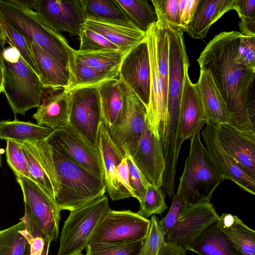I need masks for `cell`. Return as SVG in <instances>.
Segmentation results:
<instances>
[{
  "label": "cell",
  "mask_w": 255,
  "mask_h": 255,
  "mask_svg": "<svg viewBox=\"0 0 255 255\" xmlns=\"http://www.w3.org/2000/svg\"><path fill=\"white\" fill-rule=\"evenodd\" d=\"M242 34L222 32L206 45L197 61L209 71L227 106L230 125L255 132V71L236 61Z\"/></svg>",
  "instance_id": "1"
},
{
  "label": "cell",
  "mask_w": 255,
  "mask_h": 255,
  "mask_svg": "<svg viewBox=\"0 0 255 255\" xmlns=\"http://www.w3.org/2000/svg\"><path fill=\"white\" fill-rule=\"evenodd\" d=\"M29 142L51 181L60 211L76 210L105 195V180L65 154L49 136Z\"/></svg>",
  "instance_id": "2"
},
{
  "label": "cell",
  "mask_w": 255,
  "mask_h": 255,
  "mask_svg": "<svg viewBox=\"0 0 255 255\" xmlns=\"http://www.w3.org/2000/svg\"><path fill=\"white\" fill-rule=\"evenodd\" d=\"M190 140V151L179 179L176 194L189 205L201 201H210L213 193L225 180L206 147L200 134Z\"/></svg>",
  "instance_id": "3"
},
{
  "label": "cell",
  "mask_w": 255,
  "mask_h": 255,
  "mask_svg": "<svg viewBox=\"0 0 255 255\" xmlns=\"http://www.w3.org/2000/svg\"><path fill=\"white\" fill-rule=\"evenodd\" d=\"M0 14L30 43L33 42L69 69L75 49L32 9L0 0Z\"/></svg>",
  "instance_id": "4"
},
{
  "label": "cell",
  "mask_w": 255,
  "mask_h": 255,
  "mask_svg": "<svg viewBox=\"0 0 255 255\" xmlns=\"http://www.w3.org/2000/svg\"><path fill=\"white\" fill-rule=\"evenodd\" d=\"M5 69L4 90L14 116L25 115L41 103L45 90L40 78L14 47L0 46Z\"/></svg>",
  "instance_id": "5"
},
{
  "label": "cell",
  "mask_w": 255,
  "mask_h": 255,
  "mask_svg": "<svg viewBox=\"0 0 255 255\" xmlns=\"http://www.w3.org/2000/svg\"><path fill=\"white\" fill-rule=\"evenodd\" d=\"M23 195L24 215L22 219L29 231L38 230L45 240H58L60 211L55 202L33 181L15 175Z\"/></svg>",
  "instance_id": "6"
},
{
  "label": "cell",
  "mask_w": 255,
  "mask_h": 255,
  "mask_svg": "<svg viewBox=\"0 0 255 255\" xmlns=\"http://www.w3.org/2000/svg\"><path fill=\"white\" fill-rule=\"evenodd\" d=\"M106 195L72 211L65 220L60 237L57 255L82 253L102 217L110 210Z\"/></svg>",
  "instance_id": "7"
},
{
  "label": "cell",
  "mask_w": 255,
  "mask_h": 255,
  "mask_svg": "<svg viewBox=\"0 0 255 255\" xmlns=\"http://www.w3.org/2000/svg\"><path fill=\"white\" fill-rule=\"evenodd\" d=\"M69 92L67 123L93 147L98 148L99 124L102 122L98 86L78 88Z\"/></svg>",
  "instance_id": "8"
},
{
  "label": "cell",
  "mask_w": 255,
  "mask_h": 255,
  "mask_svg": "<svg viewBox=\"0 0 255 255\" xmlns=\"http://www.w3.org/2000/svg\"><path fill=\"white\" fill-rule=\"evenodd\" d=\"M150 220L130 210H109L99 222L90 243L141 241L146 238Z\"/></svg>",
  "instance_id": "9"
},
{
  "label": "cell",
  "mask_w": 255,
  "mask_h": 255,
  "mask_svg": "<svg viewBox=\"0 0 255 255\" xmlns=\"http://www.w3.org/2000/svg\"><path fill=\"white\" fill-rule=\"evenodd\" d=\"M146 122V109L128 87L122 109L109 133L125 154L132 156L136 151Z\"/></svg>",
  "instance_id": "10"
},
{
  "label": "cell",
  "mask_w": 255,
  "mask_h": 255,
  "mask_svg": "<svg viewBox=\"0 0 255 255\" xmlns=\"http://www.w3.org/2000/svg\"><path fill=\"white\" fill-rule=\"evenodd\" d=\"M219 218L210 201L192 204L181 213L165 233V240L175 243L187 251L194 240Z\"/></svg>",
  "instance_id": "11"
},
{
  "label": "cell",
  "mask_w": 255,
  "mask_h": 255,
  "mask_svg": "<svg viewBox=\"0 0 255 255\" xmlns=\"http://www.w3.org/2000/svg\"><path fill=\"white\" fill-rule=\"evenodd\" d=\"M120 78L147 108L150 99V65L146 38L124 56L119 68Z\"/></svg>",
  "instance_id": "12"
},
{
  "label": "cell",
  "mask_w": 255,
  "mask_h": 255,
  "mask_svg": "<svg viewBox=\"0 0 255 255\" xmlns=\"http://www.w3.org/2000/svg\"><path fill=\"white\" fill-rule=\"evenodd\" d=\"M49 136L65 154L97 177L104 179L98 148L93 147L69 123L54 129Z\"/></svg>",
  "instance_id": "13"
},
{
  "label": "cell",
  "mask_w": 255,
  "mask_h": 255,
  "mask_svg": "<svg viewBox=\"0 0 255 255\" xmlns=\"http://www.w3.org/2000/svg\"><path fill=\"white\" fill-rule=\"evenodd\" d=\"M146 37L150 65V99L146 109V121L154 135L162 140L166 123L167 88L162 81L158 70L150 26L146 32Z\"/></svg>",
  "instance_id": "14"
},
{
  "label": "cell",
  "mask_w": 255,
  "mask_h": 255,
  "mask_svg": "<svg viewBox=\"0 0 255 255\" xmlns=\"http://www.w3.org/2000/svg\"><path fill=\"white\" fill-rule=\"evenodd\" d=\"M206 148L212 156L225 179H229L248 193L255 195V176L241 165L222 146L217 127L208 122L202 130Z\"/></svg>",
  "instance_id": "15"
},
{
  "label": "cell",
  "mask_w": 255,
  "mask_h": 255,
  "mask_svg": "<svg viewBox=\"0 0 255 255\" xmlns=\"http://www.w3.org/2000/svg\"><path fill=\"white\" fill-rule=\"evenodd\" d=\"M34 10L56 31L78 36L85 17L79 0H34Z\"/></svg>",
  "instance_id": "16"
},
{
  "label": "cell",
  "mask_w": 255,
  "mask_h": 255,
  "mask_svg": "<svg viewBox=\"0 0 255 255\" xmlns=\"http://www.w3.org/2000/svg\"><path fill=\"white\" fill-rule=\"evenodd\" d=\"M97 148L104 171L106 191L110 198L116 201L132 197L121 182L117 173V166L125 154L113 141L108 128L102 122L99 124Z\"/></svg>",
  "instance_id": "17"
},
{
  "label": "cell",
  "mask_w": 255,
  "mask_h": 255,
  "mask_svg": "<svg viewBox=\"0 0 255 255\" xmlns=\"http://www.w3.org/2000/svg\"><path fill=\"white\" fill-rule=\"evenodd\" d=\"M131 157L136 166L151 184L157 188L162 187L165 168L162 140L154 135L147 121L138 148Z\"/></svg>",
  "instance_id": "18"
},
{
  "label": "cell",
  "mask_w": 255,
  "mask_h": 255,
  "mask_svg": "<svg viewBox=\"0 0 255 255\" xmlns=\"http://www.w3.org/2000/svg\"><path fill=\"white\" fill-rule=\"evenodd\" d=\"M216 127L223 148L255 176V132L242 131L229 124Z\"/></svg>",
  "instance_id": "19"
},
{
  "label": "cell",
  "mask_w": 255,
  "mask_h": 255,
  "mask_svg": "<svg viewBox=\"0 0 255 255\" xmlns=\"http://www.w3.org/2000/svg\"><path fill=\"white\" fill-rule=\"evenodd\" d=\"M208 122L195 84L185 71L180 106L181 133L183 141L200 134Z\"/></svg>",
  "instance_id": "20"
},
{
  "label": "cell",
  "mask_w": 255,
  "mask_h": 255,
  "mask_svg": "<svg viewBox=\"0 0 255 255\" xmlns=\"http://www.w3.org/2000/svg\"><path fill=\"white\" fill-rule=\"evenodd\" d=\"M235 5V0H199L185 31L193 38H204L211 25Z\"/></svg>",
  "instance_id": "21"
},
{
  "label": "cell",
  "mask_w": 255,
  "mask_h": 255,
  "mask_svg": "<svg viewBox=\"0 0 255 255\" xmlns=\"http://www.w3.org/2000/svg\"><path fill=\"white\" fill-rule=\"evenodd\" d=\"M195 84L207 121L216 126L230 124L227 106L209 71L200 69Z\"/></svg>",
  "instance_id": "22"
},
{
  "label": "cell",
  "mask_w": 255,
  "mask_h": 255,
  "mask_svg": "<svg viewBox=\"0 0 255 255\" xmlns=\"http://www.w3.org/2000/svg\"><path fill=\"white\" fill-rule=\"evenodd\" d=\"M30 45L43 89L67 90L70 84L69 70L36 43L32 42Z\"/></svg>",
  "instance_id": "23"
},
{
  "label": "cell",
  "mask_w": 255,
  "mask_h": 255,
  "mask_svg": "<svg viewBox=\"0 0 255 255\" xmlns=\"http://www.w3.org/2000/svg\"><path fill=\"white\" fill-rule=\"evenodd\" d=\"M69 92L45 94L36 112L32 116L37 124L55 129L66 124L68 120Z\"/></svg>",
  "instance_id": "24"
},
{
  "label": "cell",
  "mask_w": 255,
  "mask_h": 255,
  "mask_svg": "<svg viewBox=\"0 0 255 255\" xmlns=\"http://www.w3.org/2000/svg\"><path fill=\"white\" fill-rule=\"evenodd\" d=\"M79 1L86 19L138 29L117 0H80Z\"/></svg>",
  "instance_id": "25"
},
{
  "label": "cell",
  "mask_w": 255,
  "mask_h": 255,
  "mask_svg": "<svg viewBox=\"0 0 255 255\" xmlns=\"http://www.w3.org/2000/svg\"><path fill=\"white\" fill-rule=\"evenodd\" d=\"M103 123L110 131L121 111L128 87L119 77L98 85Z\"/></svg>",
  "instance_id": "26"
},
{
  "label": "cell",
  "mask_w": 255,
  "mask_h": 255,
  "mask_svg": "<svg viewBox=\"0 0 255 255\" xmlns=\"http://www.w3.org/2000/svg\"><path fill=\"white\" fill-rule=\"evenodd\" d=\"M187 251L199 255H243L235 248L216 221L190 245Z\"/></svg>",
  "instance_id": "27"
},
{
  "label": "cell",
  "mask_w": 255,
  "mask_h": 255,
  "mask_svg": "<svg viewBox=\"0 0 255 255\" xmlns=\"http://www.w3.org/2000/svg\"><path fill=\"white\" fill-rule=\"evenodd\" d=\"M83 27L104 37L126 54L146 38V32L138 29L85 20Z\"/></svg>",
  "instance_id": "28"
},
{
  "label": "cell",
  "mask_w": 255,
  "mask_h": 255,
  "mask_svg": "<svg viewBox=\"0 0 255 255\" xmlns=\"http://www.w3.org/2000/svg\"><path fill=\"white\" fill-rule=\"evenodd\" d=\"M218 226L243 255H255V231L237 216L223 213L217 221Z\"/></svg>",
  "instance_id": "29"
},
{
  "label": "cell",
  "mask_w": 255,
  "mask_h": 255,
  "mask_svg": "<svg viewBox=\"0 0 255 255\" xmlns=\"http://www.w3.org/2000/svg\"><path fill=\"white\" fill-rule=\"evenodd\" d=\"M53 129L34 124L14 119L0 121V139L15 141L35 142L46 139Z\"/></svg>",
  "instance_id": "30"
},
{
  "label": "cell",
  "mask_w": 255,
  "mask_h": 255,
  "mask_svg": "<svg viewBox=\"0 0 255 255\" xmlns=\"http://www.w3.org/2000/svg\"><path fill=\"white\" fill-rule=\"evenodd\" d=\"M35 238L21 219L17 224L0 231V255H30Z\"/></svg>",
  "instance_id": "31"
},
{
  "label": "cell",
  "mask_w": 255,
  "mask_h": 255,
  "mask_svg": "<svg viewBox=\"0 0 255 255\" xmlns=\"http://www.w3.org/2000/svg\"><path fill=\"white\" fill-rule=\"evenodd\" d=\"M69 70L70 79L68 91L98 86L105 81L119 77V70L107 72L82 64L75 61L73 56L69 62Z\"/></svg>",
  "instance_id": "32"
},
{
  "label": "cell",
  "mask_w": 255,
  "mask_h": 255,
  "mask_svg": "<svg viewBox=\"0 0 255 255\" xmlns=\"http://www.w3.org/2000/svg\"><path fill=\"white\" fill-rule=\"evenodd\" d=\"M8 45L15 48L30 68L40 78L31 48V43L12 26L0 14V46Z\"/></svg>",
  "instance_id": "33"
},
{
  "label": "cell",
  "mask_w": 255,
  "mask_h": 255,
  "mask_svg": "<svg viewBox=\"0 0 255 255\" xmlns=\"http://www.w3.org/2000/svg\"><path fill=\"white\" fill-rule=\"evenodd\" d=\"M126 54L120 50L83 52L75 50L73 57L75 61L84 65L100 70L113 72L119 70Z\"/></svg>",
  "instance_id": "34"
},
{
  "label": "cell",
  "mask_w": 255,
  "mask_h": 255,
  "mask_svg": "<svg viewBox=\"0 0 255 255\" xmlns=\"http://www.w3.org/2000/svg\"><path fill=\"white\" fill-rule=\"evenodd\" d=\"M117 0L130 21L141 31L146 32L152 24L157 21L155 10L148 1Z\"/></svg>",
  "instance_id": "35"
},
{
  "label": "cell",
  "mask_w": 255,
  "mask_h": 255,
  "mask_svg": "<svg viewBox=\"0 0 255 255\" xmlns=\"http://www.w3.org/2000/svg\"><path fill=\"white\" fill-rule=\"evenodd\" d=\"M16 142L21 147L25 157L31 180L55 202L54 190L51 181L36 158L30 143L27 141Z\"/></svg>",
  "instance_id": "36"
},
{
  "label": "cell",
  "mask_w": 255,
  "mask_h": 255,
  "mask_svg": "<svg viewBox=\"0 0 255 255\" xmlns=\"http://www.w3.org/2000/svg\"><path fill=\"white\" fill-rule=\"evenodd\" d=\"M143 241L90 243L86 255H141Z\"/></svg>",
  "instance_id": "37"
},
{
  "label": "cell",
  "mask_w": 255,
  "mask_h": 255,
  "mask_svg": "<svg viewBox=\"0 0 255 255\" xmlns=\"http://www.w3.org/2000/svg\"><path fill=\"white\" fill-rule=\"evenodd\" d=\"M179 0H153L152 2L157 21L169 29L185 32L181 26L179 13Z\"/></svg>",
  "instance_id": "38"
},
{
  "label": "cell",
  "mask_w": 255,
  "mask_h": 255,
  "mask_svg": "<svg viewBox=\"0 0 255 255\" xmlns=\"http://www.w3.org/2000/svg\"><path fill=\"white\" fill-rule=\"evenodd\" d=\"M139 204L137 213L146 219L155 214H162L168 208L165 202L164 193L160 188L150 183L148 184L145 196Z\"/></svg>",
  "instance_id": "39"
},
{
  "label": "cell",
  "mask_w": 255,
  "mask_h": 255,
  "mask_svg": "<svg viewBox=\"0 0 255 255\" xmlns=\"http://www.w3.org/2000/svg\"><path fill=\"white\" fill-rule=\"evenodd\" d=\"M79 37L80 45L78 51L93 52L119 50L118 47L101 35L82 27Z\"/></svg>",
  "instance_id": "40"
},
{
  "label": "cell",
  "mask_w": 255,
  "mask_h": 255,
  "mask_svg": "<svg viewBox=\"0 0 255 255\" xmlns=\"http://www.w3.org/2000/svg\"><path fill=\"white\" fill-rule=\"evenodd\" d=\"M165 236L160 220L155 215L152 216L147 235L143 241L141 255H158L165 241Z\"/></svg>",
  "instance_id": "41"
},
{
  "label": "cell",
  "mask_w": 255,
  "mask_h": 255,
  "mask_svg": "<svg viewBox=\"0 0 255 255\" xmlns=\"http://www.w3.org/2000/svg\"><path fill=\"white\" fill-rule=\"evenodd\" d=\"M5 151L7 163L15 175L20 174L31 179L25 157L19 144L7 140Z\"/></svg>",
  "instance_id": "42"
},
{
  "label": "cell",
  "mask_w": 255,
  "mask_h": 255,
  "mask_svg": "<svg viewBox=\"0 0 255 255\" xmlns=\"http://www.w3.org/2000/svg\"><path fill=\"white\" fill-rule=\"evenodd\" d=\"M125 156L128 165L129 184L132 190V197L140 202L144 197L150 182L136 166L132 157L126 154Z\"/></svg>",
  "instance_id": "43"
},
{
  "label": "cell",
  "mask_w": 255,
  "mask_h": 255,
  "mask_svg": "<svg viewBox=\"0 0 255 255\" xmlns=\"http://www.w3.org/2000/svg\"><path fill=\"white\" fill-rule=\"evenodd\" d=\"M236 61L255 71V36L242 35Z\"/></svg>",
  "instance_id": "44"
},
{
  "label": "cell",
  "mask_w": 255,
  "mask_h": 255,
  "mask_svg": "<svg viewBox=\"0 0 255 255\" xmlns=\"http://www.w3.org/2000/svg\"><path fill=\"white\" fill-rule=\"evenodd\" d=\"M187 207L180 196L176 193L174 194L171 206L167 214L160 220L161 225L165 233Z\"/></svg>",
  "instance_id": "45"
},
{
  "label": "cell",
  "mask_w": 255,
  "mask_h": 255,
  "mask_svg": "<svg viewBox=\"0 0 255 255\" xmlns=\"http://www.w3.org/2000/svg\"><path fill=\"white\" fill-rule=\"evenodd\" d=\"M234 9L240 18L255 17V0H235Z\"/></svg>",
  "instance_id": "46"
},
{
  "label": "cell",
  "mask_w": 255,
  "mask_h": 255,
  "mask_svg": "<svg viewBox=\"0 0 255 255\" xmlns=\"http://www.w3.org/2000/svg\"><path fill=\"white\" fill-rule=\"evenodd\" d=\"M117 169L121 182L126 189L131 194L132 197V190L129 184L128 165L125 156L117 166Z\"/></svg>",
  "instance_id": "47"
},
{
  "label": "cell",
  "mask_w": 255,
  "mask_h": 255,
  "mask_svg": "<svg viewBox=\"0 0 255 255\" xmlns=\"http://www.w3.org/2000/svg\"><path fill=\"white\" fill-rule=\"evenodd\" d=\"M199 0H187L183 15L181 19V26L186 31L187 25L191 20L196 9Z\"/></svg>",
  "instance_id": "48"
},
{
  "label": "cell",
  "mask_w": 255,
  "mask_h": 255,
  "mask_svg": "<svg viewBox=\"0 0 255 255\" xmlns=\"http://www.w3.org/2000/svg\"><path fill=\"white\" fill-rule=\"evenodd\" d=\"M158 255H186V251L175 243L165 241Z\"/></svg>",
  "instance_id": "49"
},
{
  "label": "cell",
  "mask_w": 255,
  "mask_h": 255,
  "mask_svg": "<svg viewBox=\"0 0 255 255\" xmlns=\"http://www.w3.org/2000/svg\"><path fill=\"white\" fill-rule=\"evenodd\" d=\"M239 27L242 35L255 36V17L241 18Z\"/></svg>",
  "instance_id": "50"
},
{
  "label": "cell",
  "mask_w": 255,
  "mask_h": 255,
  "mask_svg": "<svg viewBox=\"0 0 255 255\" xmlns=\"http://www.w3.org/2000/svg\"><path fill=\"white\" fill-rule=\"evenodd\" d=\"M5 79V69L1 50L0 47V94L3 93Z\"/></svg>",
  "instance_id": "51"
},
{
  "label": "cell",
  "mask_w": 255,
  "mask_h": 255,
  "mask_svg": "<svg viewBox=\"0 0 255 255\" xmlns=\"http://www.w3.org/2000/svg\"><path fill=\"white\" fill-rule=\"evenodd\" d=\"M50 243L49 241L45 240V244L40 255H48Z\"/></svg>",
  "instance_id": "52"
},
{
  "label": "cell",
  "mask_w": 255,
  "mask_h": 255,
  "mask_svg": "<svg viewBox=\"0 0 255 255\" xmlns=\"http://www.w3.org/2000/svg\"><path fill=\"white\" fill-rule=\"evenodd\" d=\"M0 165H1V152H0Z\"/></svg>",
  "instance_id": "53"
},
{
  "label": "cell",
  "mask_w": 255,
  "mask_h": 255,
  "mask_svg": "<svg viewBox=\"0 0 255 255\" xmlns=\"http://www.w3.org/2000/svg\"><path fill=\"white\" fill-rule=\"evenodd\" d=\"M74 255H83L82 254V253H80L75 254Z\"/></svg>",
  "instance_id": "54"
}]
</instances>
